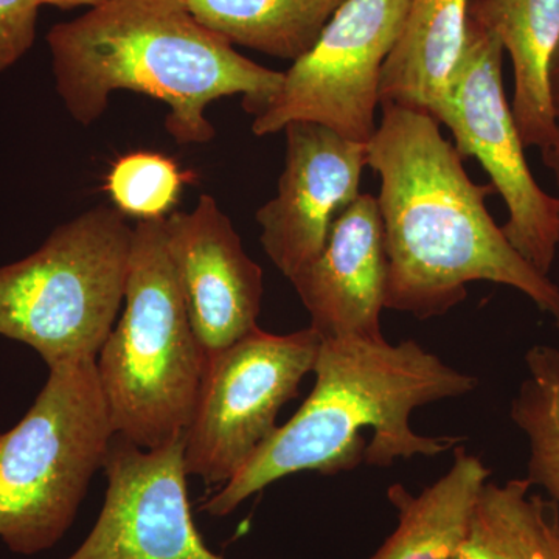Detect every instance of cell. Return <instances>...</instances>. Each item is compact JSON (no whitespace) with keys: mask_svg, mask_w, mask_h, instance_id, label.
Segmentation results:
<instances>
[{"mask_svg":"<svg viewBox=\"0 0 559 559\" xmlns=\"http://www.w3.org/2000/svg\"><path fill=\"white\" fill-rule=\"evenodd\" d=\"M525 374L510 403V418L528 447L527 479L546 492L559 524V348L533 345Z\"/></svg>","mask_w":559,"mask_h":559,"instance_id":"obj_19","label":"cell"},{"mask_svg":"<svg viewBox=\"0 0 559 559\" xmlns=\"http://www.w3.org/2000/svg\"><path fill=\"white\" fill-rule=\"evenodd\" d=\"M345 0H186L194 17L234 46L296 61Z\"/></svg>","mask_w":559,"mask_h":559,"instance_id":"obj_18","label":"cell"},{"mask_svg":"<svg viewBox=\"0 0 559 559\" xmlns=\"http://www.w3.org/2000/svg\"><path fill=\"white\" fill-rule=\"evenodd\" d=\"M40 5V0H0V73L32 49Z\"/></svg>","mask_w":559,"mask_h":559,"instance_id":"obj_21","label":"cell"},{"mask_svg":"<svg viewBox=\"0 0 559 559\" xmlns=\"http://www.w3.org/2000/svg\"><path fill=\"white\" fill-rule=\"evenodd\" d=\"M527 479L481 488L455 559H559V524L549 499Z\"/></svg>","mask_w":559,"mask_h":559,"instance_id":"obj_17","label":"cell"},{"mask_svg":"<svg viewBox=\"0 0 559 559\" xmlns=\"http://www.w3.org/2000/svg\"><path fill=\"white\" fill-rule=\"evenodd\" d=\"M406 13L407 0H345L314 46L283 72L277 94L253 117V134L266 138L290 121H311L369 143L378 127L382 68Z\"/></svg>","mask_w":559,"mask_h":559,"instance_id":"obj_9","label":"cell"},{"mask_svg":"<svg viewBox=\"0 0 559 559\" xmlns=\"http://www.w3.org/2000/svg\"><path fill=\"white\" fill-rule=\"evenodd\" d=\"M165 240L191 326L207 358L259 329L263 270L210 194L164 218Z\"/></svg>","mask_w":559,"mask_h":559,"instance_id":"obj_12","label":"cell"},{"mask_svg":"<svg viewBox=\"0 0 559 559\" xmlns=\"http://www.w3.org/2000/svg\"><path fill=\"white\" fill-rule=\"evenodd\" d=\"M369 142L380 176L388 257L384 310L426 320L447 314L489 282L528 297L559 323V288L516 252L489 215L491 183L474 182L454 142L428 112L384 103Z\"/></svg>","mask_w":559,"mask_h":559,"instance_id":"obj_1","label":"cell"},{"mask_svg":"<svg viewBox=\"0 0 559 559\" xmlns=\"http://www.w3.org/2000/svg\"><path fill=\"white\" fill-rule=\"evenodd\" d=\"M132 238L124 213L95 205L0 266V336L35 349L49 369L97 359L124 301Z\"/></svg>","mask_w":559,"mask_h":559,"instance_id":"obj_6","label":"cell"},{"mask_svg":"<svg viewBox=\"0 0 559 559\" xmlns=\"http://www.w3.org/2000/svg\"><path fill=\"white\" fill-rule=\"evenodd\" d=\"M489 477L491 469L459 444L451 468L419 495L393 484L388 498L399 524L367 559H455Z\"/></svg>","mask_w":559,"mask_h":559,"instance_id":"obj_16","label":"cell"},{"mask_svg":"<svg viewBox=\"0 0 559 559\" xmlns=\"http://www.w3.org/2000/svg\"><path fill=\"white\" fill-rule=\"evenodd\" d=\"M285 167L275 198L257 210L260 242L290 280L318 259L334 221L359 197L369 143L342 138L311 121L285 127Z\"/></svg>","mask_w":559,"mask_h":559,"instance_id":"obj_11","label":"cell"},{"mask_svg":"<svg viewBox=\"0 0 559 559\" xmlns=\"http://www.w3.org/2000/svg\"><path fill=\"white\" fill-rule=\"evenodd\" d=\"M114 436L95 360L51 367L31 409L0 432V540L7 549L33 557L64 538Z\"/></svg>","mask_w":559,"mask_h":559,"instance_id":"obj_5","label":"cell"},{"mask_svg":"<svg viewBox=\"0 0 559 559\" xmlns=\"http://www.w3.org/2000/svg\"><path fill=\"white\" fill-rule=\"evenodd\" d=\"M503 53L500 40L468 17L439 121L452 132L463 159L480 162L506 202L509 219L502 231L507 240L549 277L559 246V202L540 189L530 170L527 148L503 90Z\"/></svg>","mask_w":559,"mask_h":559,"instance_id":"obj_8","label":"cell"},{"mask_svg":"<svg viewBox=\"0 0 559 559\" xmlns=\"http://www.w3.org/2000/svg\"><path fill=\"white\" fill-rule=\"evenodd\" d=\"M468 17L509 51L514 73L511 112L525 148H549L559 132L549 84L559 43V0H469Z\"/></svg>","mask_w":559,"mask_h":559,"instance_id":"obj_14","label":"cell"},{"mask_svg":"<svg viewBox=\"0 0 559 559\" xmlns=\"http://www.w3.org/2000/svg\"><path fill=\"white\" fill-rule=\"evenodd\" d=\"M103 471L108 488L100 514L66 559H226L194 524L183 433L156 450L116 433Z\"/></svg>","mask_w":559,"mask_h":559,"instance_id":"obj_10","label":"cell"},{"mask_svg":"<svg viewBox=\"0 0 559 559\" xmlns=\"http://www.w3.org/2000/svg\"><path fill=\"white\" fill-rule=\"evenodd\" d=\"M322 340L311 326L290 334L255 329L210 356L200 401L183 432L189 476L227 484L275 429L280 411L314 370Z\"/></svg>","mask_w":559,"mask_h":559,"instance_id":"obj_7","label":"cell"},{"mask_svg":"<svg viewBox=\"0 0 559 559\" xmlns=\"http://www.w3.org/2000/svg\"><path fill=\"white\" fill-rule=\"evenodd\" d=\"M549 84L551 103H554L555 114H557V119L559 121V43L550 62Z\"/></svg>","mask_w":559,"mask_h":559,"instance_id":"obj_22","label":"cell"},{"mask_svg":"<svg viewBox=\"0 0 559 559\" xmlns=\"http://www.w3.org/2000/svg\"><path fill=\"white\" fill-rule=\"evenodd\" d=\"M388 257L378 200L359 194L334 221L318 259L297 272L294 289L322 341L384 340Z\"/></svg>","mask_w":559,"mask_h":559,"instance_id":"obj_13","label":"cell"},{"mask_svg":"<svg viewBox=\"0 0 559 559\" xmlns=\"http://www.w3.org/2000/svg\"><path fill=\"white\" fill-rule=\"evenodd\" d=\"M312 373L314 389L300 409L204 500L202 511L229 516L257 492L305 471L334 476L455 450L462 437L421 436L412 429V414L462 399L479 384L417 341L390 344L385 337L322 341Z\"/></svg>","mask_w":559,"mask_h":559,"instance_id":"obj_2","label":"cell"},{"mask_svg":"<svg viewBox=\"0 0 559 559\" xmlns=\"http://www.w3.org/2000/svg\"><path fill=\"white\" fill-rule=\"evenodd\" d=\"M540 156H543V164L546 165L551 171V175H554L558 190L557 200L559 202V132L558 139L555 140L554 145L549 146L547 150L540 151Z\"/></svg>","mask_w":559,"mask_h":559,"instance_id":"obj_23","label":"cell"},{"mask_svg":"<svg viewBox=\"0 0 559 559\" xmlns=\"http://www.w3.org/2000/svg\"><path fill=\"white\" fill-rule=\"evenodd\" d=\"M178 165L157 153L127 154L110 167L106 178L114 207L138 219L170 215L182 189Z\"/></svg>","mask_w":559,"mask_h":559,"instance_id":"obj_20","label":"cell"},{"mask_svg":"<svg viewBox=\"0 0 559 559\" xmlns=\"http://www.w3.org/2000/svg\"><path fill=\"white\" fill-rule=\"evenodd\" d=\"M469 0H407L406 20L384 62L380 102L439 121L462 53Z\"/></svg>","mask_w":559,"mask_h":559,"instance_id":"obj_15","label":"cell"},{"mask_svg":"<svg viewBox=\"0 0 559 559\" xmlns=\"http://www.w3.org/2000/svg\"><path fill=\"white\" fill-rule=\"evenodd\" d=\"M164 218L134 224L123 316L95 359L114 432L143 450L186 432L209 362L171 266Z\"/></svg>","mask_w":559,"mask_h":559,"instance_id":"obj_4","label":"cell"},{"mask_svg":"<svg viewBox=\"0 0 559 559\" xmlns=\"http://www.w3.org/2000/svg\"><path fill=\"white\" fill-rule=\"evenodd\" d=\"M47 44L55 86L76 123L100 120L114 92H139L167 105L165 130L179 145L215 139L205 116L213 102L241 95L255 117L283 81L202 25L186 0H108L53 25Z\"/></svg>","mask_w":559,"mask_h":559,"instance_id":"obj_3","label":"cell"},{"mask_svg":"<svg viewBox=\"0 0 559 559\" xmlns=\"http://www.w3.org/2000/svg\"><path fill=\"white\" fill-rule=\"evenodd\" d=\"M43 5H53L58 9H75V7H97L102 3L108 2V0H40Z\"/></svg>","mask_w":559,"mask_h":559,"instance_id":"obj_24","label":"cell"}]
</instances>
